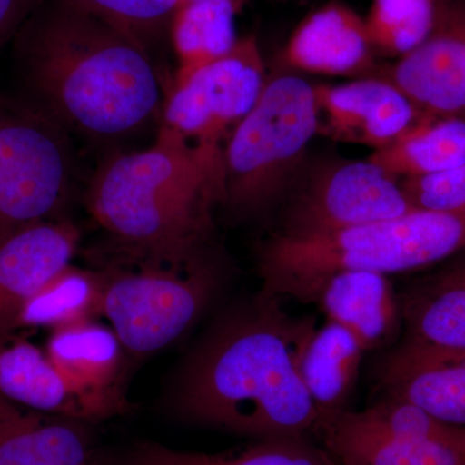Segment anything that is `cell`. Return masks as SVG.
Masks as SVG:
<instances>
[{
  "instance_id": "cell-1",
  "label": "cell",
  "mask_w": 465,
  "mask_h": 465,
  "mask_svg": "<svg viewBox=\"0 0 465 465\" xmlns=\"http://www.w3.org/2000/svg\"><path fill=\"white\" fill-rule=\"evenodd\" d=\"M260 290L223 311L183 361L171 391L189 423L258 440L307 439L321 425L300 361L317 329Z\"/></svg>"
},
{
  "instance_id": "cell-2",
  "label": "cell",
  "mask_w": 465,
  "mask_h": 465,
  "mask_svg": "<svg viewBox=\"0 0 465 465\" xmlns=\"http://www.w3.org/2000/svg\"><path fill=\"white\" fill-rule=\"evenodd\" d=\"M14 41L27 103L67 133L124 139L162 113L149 48L65 0H42Z\"/></svg>"
},
{
  "instance_id": "cell-3",
  "label": "cell",
  "mask_w": 465,
  "mask_h": 465,
  "mask_svg": "<svg viewBox=\"0 0 465 465\" xmlns=\"http://www.w3.org/2000/svg\"><path fill=\"white\" fill-rule=\"evenodd\" d=\"M223 200V152L163 125L149 148L105 159L85 193L92 219L128 262L194 258L206 250L211 210Z\"/></svg>"
},
{
  "instance_id": "cell-4",
  "label": "cell",
  "mask_w": 465,
  "mask_h": 465,
  "mask_svg": "<svg viewBox=\"0 0 465 465\" xmlns=\"http://www.w3.org/2000/svg\"><path fill=\"white\" fill-rule=\"evenodd\" d=\"M465 250V213L415 210L313 235H272L260 249L262 290L302 302L312 287L341 271L406 273L443 262Z\"/></svg>"
},
{
  "instance_id": "cell-5",
  "label": "cell",
  "mask_w": 465,
  "mask_h": 465,
  "mask_svg": "<svg viewBox=\"0 0 465 465\" xmlns=\"http://www.w3.org/2000/svg\"><path fill=\"white\" fill-rule=\"evenodd\" d=\"M320 128L314 85L286 70L268 76L258 103L223 146V204L243 217L274 206L298 180Z\"/></svg>"
},
{
  "instance_id": "cell-6",
  "label": "cell",
  "mask_w": 465,
  "mask_h": 465,
  "mask_svg": "<svg viewBox=\"0 0 465 465\" xmlns=\"http://www.w3.org/2000/svg\"><path fill=\"white\" fill-rule=\"evenodd\" d=\"M104 271L101 316L125 351L146 356L189 331L225 290L228 272L207 250L182 262H137Z\"/></svg>"
},
{
  "instance_id": "cell-7",
  "label": "cell",
  "mask_w": 465,
  "mask_h": 465,
  "mask_svg": "<svg viewBox=\"0 0 465 465\" xmlns=\"http://www.w3.org/2000/svg\"><path fill=\"white\" fill-rule=\"evenodd\" d=\"M67 134L32 104L0 96V232L58 219L74 171Z\"/></svg>"
},
{
  "instance_id": "cell-8",
  "label": "cell",
  "mask_w": 465,
  "mask_h": 465,
  "mask_svg": "<svg viewBox=\"0 0 465 465\" xmlns=\"http://www.w3.org/2000/svg\"><path fill=\"white\" fill-rule=\"evenodd\" d=\"M268 76L256 39L240 38L224 56L173 82L161 125L201 148L223 152L229 134L258 103Z\"/></svg>"
},
{
  "instance_id": "cell-9",
  "label": "cell",
  "mask_w": 465,
  "mask_h": 465,
  "mask_svg": "<svg viewBox=\"0 0 465 465\" xmlns=\"http://www.w3.org/2000/svg\"><path fill=\"white\" fill-rule=\"evenodd\" d=\"M415 211L402 179L367 158L317 168L296 188L277 234L313 237L394 219Z\"/></svg>"
},
{
  "instance_id": "cell-10",
  "label": "cell",
  "mask_w": 465,
  "mask_h": 465,
  "mask_svg": "<svg viewBox=\"0 0 465 465\" xmlns=\"http://www.w3.org/2000/svg\"><path fill=\"white\" fill-rule=\"evenodd\" d=\"M384 78L424 115L465 119V0L440 2L432 33Z\"/></svg>"
},
{
  "instance_id": "cell-11",
  "label": "cell",
  "mask_w": 465,
  "mask_h": 465,
  "mask_svg": "<svg viewBox=\"0 0 465 465\" xmlns=\"http://www.w3.org/2000/svg\"><path fill=\"white\" fill-rule=\"evenodd\" d=\"M79 241L81 232L66 219L0 232V338L16 332L26 302L72 264Z\"/></svg>"
},
{
  "instance_id": "cell-12",
  "label": "cell",
  "mask_w": 465,
  "mask_h": 465,
  "mask_svg": "<svg viewBox=\"0 0 465 465\" xmlns=\"http://www.w3.org/2000/svg\"><path fill=\"white\" fill-rule=\"evenodd\" d=\"M323 116L320 131L341 142L376 152L400 139L423 116L409 97L387 78L314 85Z\"/></svg>"
},
{
  "instance_id": "cell-13",
  "label": "cell",
  "mask_w": 465,
  "mask_h": 465,
  "mask_svg": "<svg viewBox=\"0 0 465 465\" xmlns=\"http://www.w3.org/2000/svg\"><path fill=\"white\" fill-rule=\"evenodd\" d=\"M379 394L414 403L437 420L465 430V351L399 341L376 363Z\"/></svg>"
},
{
  "instance_id": "cell-14",
  "label": "cell",
  "mask_w": 465,
  "mask_h": 465,
  "mask_svg": "<svg viewBox=\"0 0 465 465\" xmlns=\"http://www.w3.org/2000/svg\"><path fill=\"white\" fill-rule=\"evenodd\" d=\"M52 331L45 353L84 402L92 421L124 411V347L116 333L94 320Z\"/></svg>"
},
{
  "instance_id": "cell-15",
  "label": "cell",
  "mask_w": 465,
  "mask_h": 465,
  "mask_svg": "<svg viewBox=\"0 0 465 465\" xmlns=\"http://www.w3.org/2000/svg\"><path fill=\"white\" fill-rule=\"evenodd\" d=\"M302 304H314L327 321L356 336L366 351H387L403 332L400 295L390 275L341 271L309 290Z\"/></svg>"
},
{
  "instance_id": "cell-16",
  "label": "cell",
  "mask_w": 465,
  "mask_h": 465,
  "mask_svg": "<svg viewBox=\"0 0 465 465\" xmlns=\"http://www.w3.org/2000/svg\"><path fill=\"white\" fill-rule=\"evenodd\" d=\"M375 54L365 18L344 3L330 2L296 26L278 64L296 74L358 75L372 69Z\"/></svg>"
},
{
  "instance_id": "cell-17",
  "label": "cell",
  "mask_w": 465,
  "mask_h": 465,
  "mask_svg": "<svg viewBox=\"0 0 465 465\" xmlns=\"http://www.w3.org/2000/svg\"><path fill=\"white\" fill-rule=\"evenodd\" d=\"M84 424L0 396V465H103Z\"/></svg>"
},
{
  "instance_id": "cell-18",
  "label": "cell",
  "mask_w": 465,
  "mask_h": 465,
  "mask_svg": "<svg viewBox=\"0 0 465 465\" xmlns=\"http://www.w3.org/2000/svg\"><path fill=\"white\" fill-rule=\"evenodd\" d=\"M400 341L465 351V250L400 295Z\"/></svg>"
},
{
  "instance_id": "cell-19",
  "label": "cell",
  "mask_w": 465,
  "mask_h": 465,
  "mask_svg": "<svg viewBox=\"0 0 465 465\" xmlns=\"http://www.w3.org/2000/svg\"><path fill=\"white\" fill-rule=\"evenodd\" d=\"M318 434L338 465H465L463 428L405 439L362 432L331 419Z\"/></svg>"
},
{
  "instance_id": "cell-20",
  "label": "cell",
  "mask_w": 465,
  "mask_h": 465,
  "mask_svg": "<svg viewBox=\"0 0 465 465\" xmlns=\"http://www.w3.org/2000/svg\"><path fill=\"white\" fill-rule=\"evenodd\" d=\"M0 396L45 414L92 421L45 351L15 332L0 338Z\"/></svg>"
},
{
  "instance_id": "cell-21",
  "label": "cell",
  "mask_w": 465,
  "mask_h": 465,
  "mask_svg": "<svg viewBox=\"0 0 465 465\" xmlns=\"http://www.w3.org/2000/svg\"><path fill=\"white\" fill-rule=\"evenodd\" d=\"M365 353L356 336L332 321L326 320L309 339L300 361V374L320 414L321 425L347 411Z\"/></svg>"
},
{
  "instance_id": "cell-22",
  "label": "cell",
  "mask_w": 465,
  "mask_h": 465,
  "mask_svg": "<svg viewBox=\"0 0 465 465\" xmlns=\"http://www.w3.org/2000/svg\"><path fill=\"white\" fill-rule=\"evenodd\" d=\"M369 159L400 179L465 167V119L423 115L390 146Z\"/></svg>"
},
{
  "instance_id": "cell-23",
  "label": "cell",
  "mask_w": 465,
  "mask_h": 465,
  "mask_svg": "<svg viewBox=\"0 0 465 465\" xmlns=\"http://www.w3.org/2000/svg\"><path fill=\"white\" fill-rule=\"evenodd\" d=\"M241 9L232 0H194L180 5L170 29L179 60L173 82L232 50L240 41L235 17Z\"/></svg>"
},
{
  "instance_id": "cell-24",
  "label": "cell",
  "mask_w": 465,
  "mask_h": 465,
  "mask_svg": "<svg viewBox=\"0 0 465 465\" xmlns=\"http://www.w3.org/2000/svg\"><path fill=\"white\" fill-rule=\"evenodd\" d=\"M104 284V272L67 265L26 302L18 317L16 331L27 327L56 330L94 320L101 316Z\"/></svg>"
},
{
  "instance_id": "cell-25",
  "label": "cell",
  "mask_w": 465,
  "mask_h": 465,
  "mask_svg": "<svg viewBox=\"0 0 465 465\" xmlns=\"http://www.w3.org/2000/svg\"><path fill=\"white\" fill-rule=\"evenodd\" d=\"M118 465H338L308 439L258 440L237 454L182 451L154 442L136 446Z\"/></svg>"
},
{
  "instance_id": "cell-26",
  "label": "cell",
  "mask_w": 465,
  "mask_h": 465,
  "mask_svg": "<svg viewBox=\"0 0 465 465\" xmlns=\"http://www.w3.org/2000/svg\"><path fill=\"white\" fill-rule=\"evenodd\" d=\"M440 0H372L365 17L375 51L400 58L414 51L436 25Z\"/></svg>"
},
{
  "instance_id": "cell-27",
  "label": "cell",
  "mask_w": 465,
  "mask_h": 465,
  "mask_svg": "<svg viewBox=\"0 0 465 465\" xmlns=\"http://www.w3.org/2000/svg\"><path fill=\"white\" fill-rule=\"evenodd\" d=\"M85 14L127 33L149 48L171 24L182 0H65Z\"/></svg>"
},
{
  "instance_id": "cell-28",
  "label": "cell",
  "mask_w": 465,
  "mask_h": 465,
  "mask_svg": "<svg viewBox=\"0 0 465 465\" xmlns=\"http://www.w3.org/2000/svg\"><path fill=\"white\" fill-rule=\"evenodd\" d=\"M402 186L415 210L465 213V167L430 176L406 177Z\"/></svg>"
},
{
  "instance_id": "cell-29",
  "label": "cell",
  "mask_w": 465,
  "mask_h": 465,
  "mask_svg": "<svg viewBox=\"0 0 465 465\" xmlns=\"http://www.w3.org/2000/svg\"><path fill=\"white\" fill-rule=\"evenodd\" d=\"M42 0H0V48L14 41Z\"/></svg>"
},
{
  "instance_id": "cell-30",
  "label": "cell",
  "mask_w": 465,
  "mask_h": 465,
  "mask_svg": "<svg viewBox=\"0 0 465 465\" xmlns=\"http://www.w3.org/2000/svg\"><path fill=\"white\" fill-rule=\"evenodd\" d=\"M189 2H194V0H182V5H185V3ZM232 2L237 3L238 5H240L241 8H243L244 3H246V0H232Z\"/></svg>"
},
{
  "instance_id": "cell-31",
  "label": "cell",
  "mask_w": 465,
  "mask_h": 465,
  "mask_svg": "<svg viewBox=\"0 0 465 465\" xmlns=\"http://www.w3.org/2000/svg\"><path fill=\"white\" fill-rule=\"evenodd\" d=\"M278 2H280V0H278ZM281 2H284V0H281Z\"/></svg>"
}]
</instances>
